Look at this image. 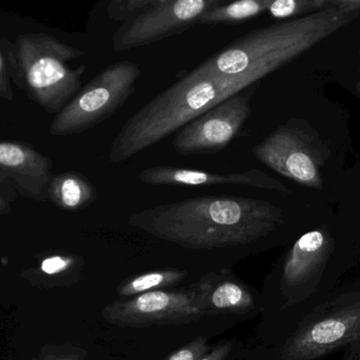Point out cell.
<instances>
[{
	"instance_id": "1",
	"label": "cell",
	"mask_w": 360,
	"mask_h": 360,
	"mask_svg": "<svg viewBox=\"0 0 360 360\" xmlns=\"http://www.w3.org/2000/svg\"><path fill=\"white\" fill-rule=\"evenodd\" d=\"M334 212L296 193L279 200L222 195L141 210L130 216L129 224L184 249H226L269 239L289 245Z\"/></svg>"
},
{
	"instance_id": "2",
	"label": "cell",
	"mask_w": 360,
	"mask_h": 360,
	"mask_svg": "<svg viewBox=\"0 0 360 360\" xmlns=\"http://www.w3.org/2000/svg\"><path fill=\"white\" fill-rule=\"evenodd\" d=\"M353 152L348 109L319 90L304 93L252 149L294 193L334 209Z\"/></svg>"
},
{
	"instance_id": "3",
	"label": "cell",
	"mask_w": 360,
	"mask_h": 360,
	"mask_svg": "<svg viewBox=\"0 0 360 360\" xmlns=\"http://www.w3.org/2000/svg\"><path fill=\"white\" fill-rule=\"evenodd\" d=\"M359 262L360 234L336 211L288 245L273 276L279 309L291 319L287 335Z\"/></svg>"
},
{
	"instance_id": "4",
	"label": "cell",
	"mask_w": 360,
	"mask_h": 360,
	"mask_svg": "<svg viewBox=\"0 0 360 360\" xmlns=\"http://www.w3.org/2000/svg\"><path fill=\"white\" fill-rule=\"evenodd\" d=\"M360 16V10L329 6L285 22L253 30L201 65L226 75L253 74L260 79L323 41Z\"/></svg>"
},
{
	"instance_id": "5",
	"label": "cell",
	"mask_w": 360,
	"mask_h": 360,
	"mask_svg": "<svg viewBox=\"0 0 360 360\" xmlns=\"http://www.w3.org/2000/svg\"><path fill=\"white\" fill-rule=\"evenodd\" d=\"M1 46L15 79L46 111L63 109L82 86L84 68L68 65L84 54L79 49L46 33L21 34Z\"/></svg>"
},
{
	"instance_id": "6",
	"label": "cell",
	"mask_w": 360,
	"mask_h": 360,
	"mask_svg": "<svg viewBox=\"0 0 360 360\" xmlns=\"http://www.w3.org/2000/svg\"><path fill=\"white\" fill-rule=\"evenodd\" d=\"M360 345V272L304 315L279 347L278 360H326Z\"/></svg>"
},
{
	"instance_id": "7",
	"label": "cell",
	"mask_w": 360,
	"mask_h": 360,
	"mask_svg": "<svg viewBox=\"0 0 360 360\" xmlns=\"http://www.w3.org/2000/svg\"><path fill=\"white\" fill-rule=\"evenodd\" d=\"M141 75V65L132 61L105 68L57 114L51 134H78L105 122L132 96Z\"/></svg>"
},
{
	"instance_id": "8",
	"label": "cell",
	"mask_w": 360,
	"mask_h": 360,
	"mask_svg": "<svg viewBox=\"0 0 360 360\" xmlns=\"http://www.w3.org/2000/svg\"><path fill=\"white\" fill-rule=\"evenodd\" d=\"M258 86L243 89L182 126L173 139L175 152L180 156L210 155L226 149L251 117Z\"/></svg>"
},
{
	"instance_id": "9",
	"label": "cell",
	"mask_w": 360,
	"mask_h": 360,
	"mask_svg": "<svg viewBox=\"0 0 360 360\" xmlns=\"http://www.w3.org/2000/svg\"><path fill=\"white\" fill-rule=\"evenodd\" d=\"M226 0H158L147 10L124 21L113 36L115 52H126L179 35L198 25L211 8Z\"/></svg>"
},
{
	"instance_id": "10",
	"label": "cell",
	"mask_w": 360,
	"mask_h": 360,
	"mask_svg": "<svg viewBox=\"0 0 360 360\" xmlns=\"http://www.w3.org/2000/svg\"><path fill=\"white\" fill-rule=\"evenodd\" d=\"M107 323L120 328L145 329L153 326L186 325L203 316L190 287L179 291L158 290L126 300H114L105 307Z\"/></svg>"
},
{
	"instance_id": "11",
	"label": "cell",
	"mask_w": 360,
	"mask_h": 360,
	"mask_svg": "<svg viewBox=\"0 0 360 360\" xmlns=\"http://www.w3.org/2000/svg\"><path fill=\"white\" fill-rule=\"evenodd\" d=\"M141 182L150 186H207L217 184H237L251 186L269 192L294 193L281 179L268 174L259 169H251L243 172L216 174L207 171L177 167L160 166L146 169L139 173Z\"/></svg>"
},
{
	"instance_id": "12",
	"label": "cell",
	"mask_w": 360,
	"mask_h": 360,
	"mask_svg": "<svg viewBox=\"0 0 360 360\" xmlns=\"http://www.w3.org/2000/svg\"><path fill=\"white\" fill-rule=\"evenodd\" d=\"M205 315H243L255 310L257 296L229 269L207 273L190 285Z\"/></svg>"
},
{
	"instance_id": "13",
	"label": "cell",
	"mask_w": 360,
	"mask_h": 360,
	"mask_svg": "<svg viewBox=\"0 0 360 360\" xmlns=\"http://www.w3.org/2000/svg\"><path fill=\"white\" fill-rule=\"evenodd\" d=\"M52 162L32 148L0 141V182H8L20 194L44 200L49 194Z\"/></svg>"
},
{
	"instance_id": "14",
	"label": "cell",
	"mask_w": 360,
	"mask_h": 360,
	"mask_svg": "<svg viewBox=\"0 0 360 360\" xmlns=\"http://www.w3.org/2000/svg\"><path fill=\"white\" fill-rule=\"evenodd\" d=\"M49 197L60 209L77 211L96 200L97 191L92 182L82 175L63 173L51 180Z\"/></svg>"
},
{
	"instance_id": "15",
	"label": "cell",
	"mask_w": 360,
	"mask_h": 360,
	"mask_svg": "<svg viewBox=\"0 0 360 360\" xmlns=\"http://www.w3.org/2000/svg\"><path fill=\"white\" fill-rule=\"evenodd\" d=\"M188 273L176 269L148 271L124 279L117 288L120 297H133L147 292L166 290L179 285L188 277Z\"/></svg>"
},
{
	"instance_id": "16",
	"label": "cell",
	"mask_w": 360,
	"mask_h": 360,
	"mask_svg": "<svg viewBox=\"0 0 360 360\" xmlns=\"http://www.w3.org/2000/svg\"><path fill=\"white\" fill-rule=\"evenodd\" d=\"M275 0H235L207 11L198 25H235L259 16Z\"/></svg>"
},
{
	"instance_id": "17",
	"label": "cell",
	"mask_w": 360,
	"mask_h": 360,
	"mask_svg": "<svg viewBox=\"0 0 360 360\" xmlns=\"http://www.w3.org/2000/svg\"><path fill=\"white\" fill-rule=\"evenodd\" d=\"M335 211L346 218L360 234V156L342 175L336 196Z\"/></svg>"
},
{
	"instance_id": "18",
	"label": "cell",
	"mask_w": 360,
	"mask_h": 360,
	"mask_svg": "<svg viewBox=\"0 0 360 360\" xmlns=\"http://www.w3.org/2000/svg\"><path fill=\"white\" fill-rule=\"evenodd\" d=\"M84 266L82 257L71 254H53L40 262L39 272L49 277H79Z\"/></svg>"
},
{
	"instance_id": "19",
	"label": "cell",
	"mask_w": 360,
	"mask_h": 360,
	"mask_svg": "<svg viewBox=\"0 0 360 360\" xmlns=\"http://www.w3.org/2000/svg\"><path fill=\"white\" fill-rule=\"evenodd\" d=\"M158 0H111L108 6L109 18L116 22H124L143 13Z\"/></svg>"
},
{
	"instance_id": "20",
	"label": "cell",
	"mask_w": 360,
	"mask_h": 360,
	"mask_svg": "<svg viewBox=\"0 0 360 360\" xmlns=\"http://www.w3.org/2000/svg\"><path fill=\"white\" fill-rule=\"evenodd\" d=\"M316 11L315 0H275L268 8L269 14L276 19L304 16Z\"/></svg>"
},
{
	"instance_id": "21",
	"label": "cell",
	"mask_w": 360,
	"mask_h": 360,
	"mask_svg": "<svg viewBox=\"0 0 360 360\" xmlns=\"http://www.w3.org/2000/svg\"><path fill=\"white\" fill-rule=\"evenodd\" d=\"M210 352V346L207 344V340L203 336L196 338V340L191 342L190 344L186 345L181 349L177 350L176 352L169 355L164 360H198Z\"/></svg>"
},
{
	"instance_id": "22",
	"label": "cell",
	"mask_w": 360,
	"mask_h": 360,
	"mask_svg": "<svg viewBox=\"0 0 360 360\" xmlns=\"http://www.w3.org/2000/svg\"><path fill=\"white\" fill-rule=\"evenodd\" d=\"M86 352L80 348L69 347L55 352L46 353L40 360H86Z\"/></svg>"
},
{
	"instance_id": "23",
	"label": "cell",
	"mask_w": 360,
	"mask_h": 360,
	"mask_svg": "<svg viewBox=\"0 0 360 360\" xmlns=\"http://www.w3.org/2000/svg\"><path fill=\"white\" fill-rule=\"evenodd\" d=\"M0 96L4 99L12 101L13 92L11 88L10 79H8V68L4 61V55L0 50Z\"/></svg>"
},
{
	"instance_id": "24",
	"label": "cell",
	"mask_w": 360,
	"mask_h": 360,
	"mask_svg": "<svg viewBox=\"0 0 360 360\" xmlns=\"http://www.w3.org/2000/svg\"><path fill=\"white\" fill-rule=\"evenodd\" d=\"M232 347L233 344L231 342H221L198 360H226L230 354Z\"/></svg>"
},
{
	"instance_id": "25",
	"label": "cell",
	"mask_w": 360,
	"mask_h": 360,
	"mask_svg": "<svg viewBox=\"0 0 360 360\" xmlns=\"http://www.w3.org/2000/svg\"><path fill=\"white\" fill-rule=\"evenodd\" d=\"M360 4V0H315V6L317 10L329 8V6H338V8H351Z\"/></svg>"
},
{
	"instance_id": "26",
	"label": "cell",
	"mask_w": 360,
	"mask_h": 360,
	"mask_svg": "<svg viewBox=\"0 0 360 360\" xmlns=\"http://www.w3.org/2000/svg\"><path fill=\"white\" fill-rule=\"evenodd\" d=\"M346 354L340 360H360V345L351 347L348 350L345 351Z\"/></svg>"
},
{
	"instance_id": "27",
	"label": "cell",
	"mask_w": 360,
	"mask_h": 360,
	"mask_svg": "<svg viewBox=\"0 0 360 360\" xmlns=\"http://www.w3.org/2000/svg\"><path fill=\"white\" fill-rule=\"evenodd\" d=\"M351 90H352L353 94L355 95L360 103V77L356 78L354 82L351 84Z\"/></svg>"
},
{
	"instance_id": "28",
	"label": "cell",
	"mask_w": 360,
	"mask_h": 360,
	"mask_svg": "<svg viewBox=\"0 0 360 360\" xmlns=\"http://www.w3.org/2000/svg\"><path fill=\"white\" fill-rule=\"evenodd\" d=\"M10 207H8V203H6V201L4 200V199L2 198L1 196H0V213H8V212H10Z\"/></svg>"
},
{
	"instance_id": "29",
	"label": "cell",
	"mask_w": 360,
	"mask_h": 360,
	"mask_svg": "<svg viewBox=\"0 0 360 360\" xmlns=\"http://www.w3.org/2000/svg\"><path fill=\"white\" fill-rule=\"evenodd\" d=\"M350 8H353V10H360V4H356V6H351Z\"/></svg>"
},
{
	"instance_id": "30",
	"label": "cell",
	"mask_w": 360,
	"mask_h": 360,
	"mask_svg": "<svg viewBox=\"0 0 360 360\" xmlns=\"http://www.w3.org/2000/svg\"><path fill=\"white\" fill-rule=\"evenodd\" d=\"M357 70H359L360 73V49H359V63H357Z\"/></svg>"
}]
</instances>
